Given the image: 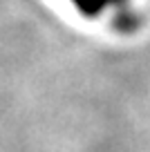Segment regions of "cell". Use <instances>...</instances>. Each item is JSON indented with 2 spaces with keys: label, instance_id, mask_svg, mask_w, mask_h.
<instances>
[{
  "label": "cell",
  "instance_id": "obj_1",
  "mask_svg": "<svg viewBox=\"0 0 150 152\" xmlns=\"http://www.w3.org/2000/svg\"><path fill=\"white\" fill-rule=\"evenodd\" d=\"M74 2H76V7H79L85 16H96V14H101V11L108 7L110 0H74Z\"/></svg>",
  "mask_w": 150,
  "mask_h": 152
}]
</instances>
